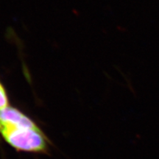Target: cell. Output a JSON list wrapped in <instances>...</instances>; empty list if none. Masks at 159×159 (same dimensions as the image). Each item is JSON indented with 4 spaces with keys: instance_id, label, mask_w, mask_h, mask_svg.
I'll list each match as a JSON object with an SVG mask.
<instances>
[{
    "instance_id": "obj_2",
    "label": "cell",
    "mask_w": 159,
    "mask_h": 159,
    "mask_svg": "<svg viewBox=\"0 0 159 159\" xmlns=\"http://www.w3.org/2000/svg\"><path fill=\"white\" fill-rule=\"evenodd\" d=\"M7 106H9L8 99H7L5 89H4L3 86L0 83V110Z\"/></svg>"
},
{
    "instance_id": "obj_1",
    "label": "cell",
    "mask_w": 159,
    "mask_h": 159,
    "mask_svg": "<svg viewBox=\"0 0 159 159\" xmlns=\"http://www.w3.org/2000/svg\"><path fill=\"white\" fill-rule=\"evenodd\" d=\"M0 134L6 142L19 151L42 152L47 148V139L39 128H19L0 125Z\"/></svg>"
}]
</instances>
